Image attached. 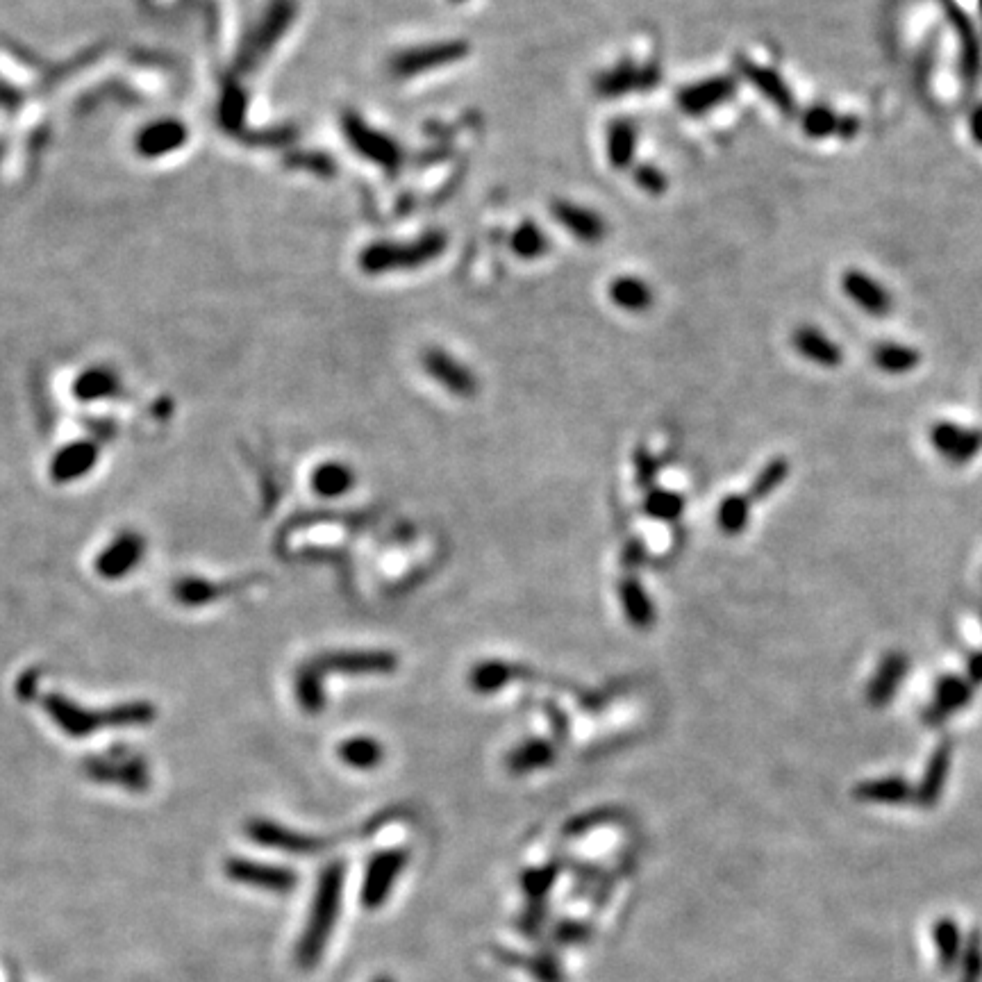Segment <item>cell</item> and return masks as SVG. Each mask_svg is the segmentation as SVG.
<instances>
[{
  "instance_id": "obj_3",
  "label": "cell",
  "mask_w": 982,
  "mask_h": 982,
  "mask_svg": "<svg viewBox=\"0 0 982 982\" xmlns=\"http://www.w3.org/2000/svg\"><path fill=\"white\" fill-rule=\"evenodd\" d=\"M44 710L71 737H87L103 728L139 726V723L155 719V707L144 701L121 703L105 707V710H87L60 694L44 698Z\"/></svg>"
},
{
  "instance_id": "obj_21",
  "label": "cell",
  "mask_w": 982,
  "mask_h": 982,
  "mask_svg": "<svg viewBox=\"0 0 982 982\" xmlns=\"http://www.w3.org/2000/svg\"><path fill=\"white\" fill-rule=\"evenodd\" d=\"M228 876L237 882H244V885L273 889V892H289L296 885L294 871L251 860H230Z\"/></svg>"
},
{
  "instance_id": "obj_37",
  "label": "cell",
  "mask_w": 982,
  "mask_h": 982,
  "mask_svg": "<svg viewBox=\"0 0 982 982\" xmlns=\"http://www.w3.org/2000/svg\"><path fill=\"white\" fill-rule=\"evenodd\" d=\"M339 757L353 769H376L385 757V751L376 739L353 737L339 746Z\"/></svg>"
},
{
  "instance_id": "obj_46",
  "label": "cell",
  "mask_w": 982,
  "mask_h": 982,
  "mask_svg": "<svg viewBox=\"0 0 982 982\" xmlns=\"http://www.w3.org/2000/svg\"><path fill=\"white\" fill-rule=\"evenodd\" d=\"M635 469H637V482L642 485L646 491L648 489H653V482L657 478V460H655V455L651 451H646V448H637L635 451Z\"/></svg>"
},
{
  "instance_id": "obj_51",
  "label": "cell",
  "mask_w": 982,
  "mask_h": 982,
  "mask_svg": "<svg viewBox=\"0 0 982 982\" xmlns=\"http://www.w3.org/2000/svg\"><path fill=\"white\" fill-rule=\"evenodd\" d=\"M451 3H455V5H460V3H466V0H451Z\"/></svg>"
},
{
  "instance_id": "obj_16",
  "label": "cell",
  "mask_w": 982,
  "mask_h": 982,
  "mask_svg": "<svg viewBox=\"0 0 982 982\" xmlns=\"http://www.w3.org/2000/svg\"><path fill=\"white\" fill-rule=\"evenodd\" d=\"M792 348L803 360L817 364L821 369H837L844 362L842 346L814 323H801L794 328Z\"/></svg>"
},
{
  "instance_id": "obj_11",
  "label": "cell",
  "mask_w": 982,
  "mask_h": 982,
  "mask_svg": "<svg viewBox=\"0 0 982 982\" xmlns=\"http://www.w3.org/2000/svg\"><path fill=\"white\" fill-rule=\"evenodd\" d=\"M737 73L742 76L748 85H751L757 94H760L764 101L771 103L780 114L794 116L796 114V98L794 91L789 87V82L780 76L776 69L771 66L757 64L748 57H737Z\"/></svg>"
},
{
  "instance_id": "obj_44",
  "label": "cell",
  "mask_w": 982,
  "mask_h": 982,
  "mask_svg": "<svg viewBox=\"0 0 982 982\" xmlns=\"http://www.w3.org/2000/svg\"><path fill=\"white\" fill-rule=\"evenodd\" d=\"M935 942L939 951V960H942V967L946 971L953 969L957 951H960V935H957V926L951 919H942L935 926Z\"/></svg>"
},
{
  "instance_id": "obj_39",
  "label": "cell",
  "mask_w": 982,
  "mask_h": 982,
  "mask_svg": "<svg viewBox=\"0 0 982 982\" xmlns=\"http://www.w3.org/2000/svg\"><path fill=\"white\" fill-rule=\"evenodd\" d=\"M119 391V378L107 369H91L82 373L76 382V394L82 401H96V398L114 396Z\"/></svg>"
},
{
  "instance_id": "obj_31",
  "label": "cell",
  "mask_w": 982,
  "mask_h": 982,
  "mask_svg": "<svg viewBox=\"0 0 982 982\" xmlns=\"http://www.w3.org/2000/svg\"><path fill=\"white\" fill-rule=\"evenodd\" d=\"M855 798L862 803L903 805V803H910V798H917V792H914L910 782L903 778H880L857 785Z\"/></svg>"
},
{
  "instance_id": "obj_18",
  "label": "cell",
  "mask_w": 982,
  "mask_h": 982,
  "mask_svg": "<svg viewBox=\"0 0 982 982\" xmlns=\"http://www.w3.org/2000/svg\"><path fill=\"white\" fill-rule=\"evenodd\" d=\"M639 126L630 116H614L605 128V157L614 171H632L637 164Z\"/></svg>"
},
{
  "instance_id": "obj_12",
  "label": "cell",
  "mask_w": 982,
  "mask_h": 982,
  "mask_svg": "<svg viewBox=\"0 0 982 982\" xmlns=\"http://www.w3.org/2000/svg\"><path fill=\"white\" fill-rule=\"evenodd\" d=\"M842 291L853 305L869 316H887L894 307V298L880 280L862 269H846L842 276Z\"/></svg>"
},
{
  "instance_id": "obj_38",
  "label": "cell",
  "mask_w": 982,
  "mask_h": 982,
  "mask_svg": "<svg viewBox=\"0 0 982 982\" xmlns=\"http://www.w3.org/2000/svg\"><path fill=\"white\" fill-rule=\"evenodd\" d=\"M748 519H751V498L744 494H732L726 496L719 505V528L726 532V535L735 537L739 532H744L748 526Z\"/></svg>"
},
{
  "instance_id": "obj_26",
  "label": "cell",
  "mask_w": 982,
  "mask_h": 982,
  "mask_svg": "<svg viewBox=\"0 0 982 982\" xmlns=\"http://www.w3.org/2000/svg\"><path fill=\"white\" fill-rule=\"evenodd\" d=\"M98 460V451L89 441H78V444L66 446L64 451L57 453L51 464V478L55 482H71L85 476L87 471L94 469Z\"/></svg>"
},
{
  "instance_id": "obj_10",
  "label": "cell",
  "mask_w": 982,
  "mask_h": 982,
  "mask_svg": "<svg viewBox=\"0 0 982 982\" xmlns=\"http://www.w3.org/2000/svg\"><path fill=\"white\" fill-rule=\"evenodd\" d=\"M421 366L428 376L444 387L448 394L471 398L478 394V376L466 366L460 357L451 355L444 348H428L421 355Z\"/></svg>"
},
{
  "instance_id": "obj_49",
  "label": "cell",
  "mask_w": 982,
  "mask_h": 982,
  "mask_svg": "<svg viewBox=\"0 0 982 982\" xmlns=\"http://www.w3.org/2000/svg\"><path fill=\"white\" fill-rule=\"evenodd\" d=\"M967 671H969V680L973 682V685H980L982 682V651L978 653H973L969 657V662H967Z\"/></svg>"
},
{
  "instance_id": "obj_48",
  "label": "cell",
  "mask_w": 982,
  "mask_h": 982,
  "mask_svg": "<svg viewBox=\"0 0 982 982\" xmlns=\"http://www.w3.org/2000/svg\"><path fill=\"white\" fill-rule=\"evenodd\" d=\"M548 717H551L553 721V730H555V735L557 737H567V732H569V719L564 717V712L562 710H557V705L553 703H548Z\"/></svg>"
},
{
  "instance_id": "obj_47",
  "label": "cell",
  "mask_w": 982,
  "mask_h": 982,
  "mask_svg": "<svg viewBox=\"0 0 982 982\" xmlns=\"http://www.w3.org/2000/svg\"><path fill=\"white\" fill-rule=\"evenodd\" d=\"M644 544L639 542V539H635V542H630L626 548H623V564L626 567H637V564H642L644 560Z\"/></svg>"
},
{
  "instance_id": "obj_13",
  "label": "cell",
  "mask_w": 982,
  "mask_h": 982,
  "mask_svg": "<svg viewBox=\"0 0 982 982\" xmlns=\"http://www.w3.org/2000/svg\"><path fill=\"white\" fill-rule=\"evenodd\" d=\"M930 441L937 453L951 464H967L982 451V430L962 428L942 421L930 430Z\"/></svg>"
},
{
  "instance_id": "obj_28",
  "label": "cell",
  "mask_w": 982,
  "mask_h": 982,
  "mask_svg": "<svg viewBox=\"0 0 982 982\" xmlns=\"http://www.w3.org/2000/svg\"><path fill=\"white\" fill-rule=\"evenodd\" d=\"M185 137H187V130L182 123L157 121L153 126L141 130V135L137 139V148L141 155H148V157L166 155L185 144Z\"/></svg>"
},
{
  "instance_id": "obj_8",
  "label": "cell",
  "mask_w": 982,
  "mask_h": 982,
  "mask_svg": "<svg viewBox=\"0 0 982 982\" xmlns=\"http://www.w3.org/2000/svg\"><path fill=\"white\" fill-rule=\"evenodd\" d=\"M737 91L739 80L730 76V73H719V76H707L680 87L676 94V105L685 116L703 119V116L717 112L719 107L730 103L737 96Z\"/></svg>"
},
{
  "instance_id": "obj_20",
  "label": "cell",
  "mask_w": 982,
  "mask_h": 982,
  "mask_svg": "<svg viewBox=\"0 0 982 982\" xmlns=\"http://www.w3.org/2000/svg\"><path fill=\"white\" fill-rule=\"evenodd\" d=\"M607 298L617 310L626 314H644L655 303V291L651 282L635 273H623L610 280L607 285Z\"/></svg>"
},
{
  "instance_id": "obj_15",
  "label": "cell",
  "mask_w": 982,
  "mask_h": 982,
  "mask_svg": "<svg viewBox=\"0 0 982 982\" xmlns=\"http://www.w3.org/2000/svg\"><path fill=\"white\" fill-rule=\"evenodd\" d=\"M89 776L103 782H114L130 789H144L148 785L146 764L132 753H107L89 764Z\"/></svg>"
},
{
  "instance_id": "obj_27",
  "label": "cell",
  "mask_w": 982,
  "mask_h": 982,
  "mask_svg": "<svg viewBox=\"0 0 982 982\" xmlns=\"http://www.w3.org/2000/svg\"><path fill=\"white\" fill-rule=\"evenodd\" d=\"M507 246H510L512 255L519 257V260L537 262L551 253V237L546 235V230L537 221L526 219L510 232Z\"/></svg>"
},
{
  "instance_id": "obj_36",
  "label": "cell",
  "mask_w": 982,
  "mask_h": 982,
  "mask_svg": "<svg viewBox=\"0 0 982 982\" xmlns=\"http://www.w3.org/2000/svg\"><path fill=\"white\" fill-rule=\"evenodd\" d=\"M312 485L321 496L335 498V496L346 494V491L355 485V473H353L351 466H346L341 462H328V464H321L319 469H316L314 478H312Z\"/></svg>"
},
{
  "instance_id": "obj_40",
  "label": "cell",
  "mask_w": 982,
  "mask_h": 982,
  "mask_svg": "<svg viewBox=\"0 0 982 982\" xmlns=\"http://www.w3.org/2000/svg\"><path fill=\"white\" fill-rule=\"evenodd\" d=\"M644 510L653 519L676 521L685 510V498L669 489H648Z\"/></svg>"
},
{
  "instance_id": "obj_53",
  "label": "cell",
  "mask_w": 982,
  "mask_h": 982,
  "mask_svg": "<svg viewBox=\"0 0 982 982\" xmlns=\"http://www.w3.org/2000/svg\"><path fill=\"white\" fill-rule=\"evenodd\" d=\"M978 7H980V16H982V0H978Z\"/></svg>"
},
{
  "instance_id": "obj_1",
  "label": "cell",
  "mask_w": 982,
  "mask_h": 982,
  "mask_svg": "<svg viewBox=\"0 0 982 982\" xmlns=\"http://www.w3.org/2000/svg\"><path fill=\"white\" fill-rule=\"evenodd\" d=\"M398 667V660L389 651H335L323 653L305 662L296 676V698L307 714H319L326 705L323 678L328 673L346 676H385Z\"/></svg>"
},
{
  "instance_id": "obj_17",
  "label": "cell",
  "mask_w": 982,
  "mask_h": 982,
  "mask_svg": "<svg viewBox=\"0 0 982 982\" xmlns=\"http://www.w3.org/2000/svg\"><path fill=\"white\" fill-rule=\"evenodd\" d=\"M801 130L810 139L842 137L853 139L860 132V119L848 114H839L830 105L814 103L801 112Z\"/></svg>"
},
{
  "instance_id": "obj_50",
  "label": "cell",
  "mask_w": 982,
  "mask_h": 982,
  "mask_svg": "<svg viewBox=\"0 0 982 982\" xmlns=\"http://www.w3.org/2000/svg\"><path fill=\"white\" fill-rule=\"evenodd\" d=\"M969 128H971V137L976 139V144L982 146V103L971 112Z\"/></svg>"
},
{
  "instance_id": "obj_23",
  "label": "cell",
  "mask_w": 982,
  "mask_h": 982,
  "mask_svg": "<svg viewBox=\"0 0 982 982\" xmlns=\"http://www.w3.org/2000/svg\"><path fill=\"white\" fill-rule=\"evenodd\" d=\"M907 667H910V660L901 651L887 653L882 657L880 667L873 673L867 687V701L873 707H885L896 696V689L903 682Z\"/></svg>"
},
{
  "instance_id": "obj_4",
  "label": "cell",
  "mask_w": 982,
  "mask_h": 982,
  "mask_svg": "<svg viewBox=\"0 0 982 982\" xmlns=\"http://www.w3.org/2000/svg\"><path fill=\"white\" fill-rule=\"evenodd\" d=\"M341 887H344V867H341V864H330V867L323 871L319 887H316L310 919H307L305 932L301 942H298L296 955H298V962H301V967L305 969L314 967V964L319 962V957L323 955V951H326L332 928H335L339 917Z\"/></svg>"
},
{
  "instance_id": "obj_32",
  "label": "cell",
  "mask_w": 982,
  "mask_h": 982,
  "mask_svg": "<svg viewBox=\"0 0 982 982\" xmlns=\"http://www.w3.org/2000/svg\"><path fill=\"white\" fill-rule=\"evenodd\" d=\"M517 678H528V673H523V669L514 667L510 662L485 660V662H478L476 667L471 669L469 685L476 689L478 694H496L498 689H503L507 685V682Z\"/></svg>"
},
{
  "instance_id": "obj_7",
  "label": "cell",
  "mask_w": 982,
  "mask_h": 982,
  "mask_svg": "<svg viewBox=\"0 0 982 982\" xmlns=\"http://www.w3.org/2000/svg\"><path fill=\"white\" fill-rule=\"evenodd\" d=\"M341 128H344V137L353 146V151L364 157V160H369L371 164H376L389 173H394L403 166L401 144L391 135H387V132L373 128L362 116L353 112L346 114L344 121H341Z\"/></svg>"
},
{
  "instance_id": "obj_25",
  "label": "cell",
  "mask_w": 982,
  "mask_h": 982,
  "mask_svg": "<svg viewBox=\"0 0 982 982\" xmlns=\"http://www.w3.org/2000/svg\"><path fill=\"white\" fill-rule=\"evenodd\" d=\"M951 760H953V744L944 739L942 744L937 746V751L932 753L926 773H923V780L917 789V803L923 807H932L939 796L944 792L948 771H951Z\"/></svg>"
},
{
  "instance_id": "obj_43",
  "label": "cell",
  "mask_w": 982,
  "mask_h": 982,
  "mask_svg": "<svg viewBox=\"0 0 982 982\" xmlns=\"http://www.w3.org/2000/svg\"><path fill=\"white\" fill-rule=\"evenodd\" d=\"M630 173L632 180H635V187L642 189L648 196H662L669 189L667 173L653 162H637Z\"/></svg>"
},
{
  "instance_id": "obj_22",
  "label": "cell",
  "mask_w": 982,
  "mask_h": 982,
  "mask_svg": "<svg viewBox=\"0 0 982 982\" xmlns=\"http://www.w3.org/2000/svg\"><path fill=\"white\" fill-rule=\"evenodd\" d=\"M973 701V682L962 676L939 678L935 687V701L926 712L928 723H942L955 712H960Z\"/></svg>"
},
{
  "instance_id": "obj_41",
  "label": "cell",
  "mask_w": 982,
  "mask_h": 982,
  "mask_svg": "<svg viewBox=\"0 0 982 982\" xmlns=\"http://www.w3.org/2000/svg\"><path fill=\"white\" fill-rule=\"evenodd\" d=\"M787 476H789V462L785 457H773V460L757 473L748 498H751V501H764V498H769L773 491L787 480Z\"/></svg>"
},
{
  "instance_id": "obj_29",
  "label": "cell",
  "mask_w": 982,
  "mask_h": 982,
  "mask_svg": "<svg viewBox=\"0 0 982 982\" xmlns=\"http://www.w3.org/2000/svg\"><path fill=\"white\" fill-rule=\"evenodd\" d=\"M619 596L630 626H635L639 630H646L653 626L655 607L637 576H626L619 582Z\"/></svg>"
},
{
  "instance_id": "obj_35",
  "label": "cell",
  "mask_w": 982,
  "mask_h": 982,
  "mask_svg": "<svg viewBox=\"0 0 982 982\" xmlns=\"http://www.w3.org/2000/svg\"><path fill=\"white\" fill-rule=\"evenodd\" d=\"M944 5L948 7V14H951V21H953V28L957 32V37H960L964 76L973 80L978 76V69H980V44H978L976 30H973L969 16L964 14L955 3H951V0H944Z\"/></svg>"
},
{
  "instance_id": "obj_19",
  "label": "cell",
  "mask_w": 982,
  "mask_h": 982,
  "mask_svg": "<svg viewBox=\"0 0 982 982\" xmlns=\"http://www.w3.org/2000/svg\"><path fill=\"white\" fill-rule=\"evenodd\" d=\"M141 555H144V539L137 532H123L98 555L96 569L107 580L123 578L137 567Z\"/></svg>"
},
{
  "instance_id": "obj_42",
  "label": "cell",
  "mask_w": 982,
  "mask_h": 982,
  "mask_svg": "<svg viewBox=\"0 0 982 982\" xmlns=\"http://www.w3.org/2000/svg\"><path fill=\"white\" fill-rule=\"evenodd\" d=\"M232 589H235V585L219 587V585H210L207 580H185V582L180 580L173 592H176V598L180 603L201 605V603H210L214 596L232 592Z\"/></svg>"
},
{
  "instance_id": "obj_30",
  "label": "cell",
  "mask_w": 982,
  "mask_h": 982,
  "mask_svg": "<svg viewBox=\"0 0 982 982\" xmlns=\"http://www.w3.org/2000/svg\"><path fill=\"white\" fill-rule=\"evenodd\" d=\"M555 760V746L548 742V739H528V742H521L517 748H512L505 757V767L507 771L517 773H532L537 769L551 767Z\"/></svg>"
},
{
  "instance_id": "obj_9",
  "label": "cell",
  "mask_w": 982,
  "mask_h": 982,
  "mask_svg": "<svg viewBox=\"0 0 982 982\" xmlns=\"http://www.w3.org/2000/svg\"><path fill=\"white\" fill-rule=\"evenodd\" d=\"M551 214L557 226L569 232L582 246L603 244L607 232H610V226H607L601 212H596L589 205L571 201V198H555L551 203Z\"/></svg>"
},
{
  "instance_id": "obj_5",
  "label": "cell",
  "mask_w": 982,
  "mask_h": 982,
  "mask_svg": "<svg viewBox=\"0 0 982 982\" xmlns=\"http://www.w3.org/2000/svg\"><path fill=\"white\" fill-rule=\"evenodd\" d=\"M469 55H471V44L460 37L423 41V44L403 48V51H398L394 57H391L389 71L391 76L410 80V78L426 76L430 71H439V69H446V66L460 64Z\"/></svg>"
},
{
  "instance_id": "obj_52",
  "label": "cell",
  "mask_w": 982,
  "mask_h": 982,
  "mask_svg": "<svg viewBox=\"0 0 982 982\" xmlns=\"http://www.w3.org/2000/svg\"><path fill=\"white\" fill-rule=\"evenodd\" d=\"M376 982H391V980H389V978H378Z\"/></svg>"
},
{
  "instance_id": "obj_45",
  "label": "cell",
  "mask_w": 982,
  "mask_h": 982,
  "mask_svg": "<svg viewBox=\"0 0 982 982\" xmlns=\"http://www.w3.org/2000/svg\"><path fill=\"white\" fill-rule=\"evenodd\" d=\"M982 978V942L980 932H973L967 951H964L962 982H980Z\"/></svg>"
},
{
  "instance_id": "obj_34",
  "label": "cell",
  "mask_w": 982,
  "mask_h": 982,
  "mask_svg": "<svg viewBox=\"0 0 982 982\" xmlns=\"http://www.w3.org/2000/svg\"><path fill=\"white\" fill-rule=\"evenodd\" d=\"M248 835H251V839H255V842H260L264 846L282 848V851L305 853V851H312V848H316L314 839L296 835V832H291V830L282 828V826H278V823H271V821H253L251 826H248Z\"/></svg>"
},
{
  "instance_id": "obj_24",
  "label": "cell",
  "mask_w": 982,
  "mask_h": 982,
  "mask_svg": "<svg viewBox=\"0 0 982 982\" xmlns=\"http://www.w3.org/2000/svg\"><path fill=\"white\" fill-rule=\"evenodd\" d=\"M289 19H291L289 3L287 0H278V3L271 7V12L264 16V21L260 23L257 32H253V39L248 41L244 57H248L251 62H260L264 53L280 39V35H285Z\"/></svg>"
},
{
  "instance_id": "obj_2",
  "label": "cell",
  "mask_w": 982,
  "mask_h": 982,
  "mask_svg": "<svg viewBox=\"0 0 982 982\" xmlns=\"http://www.w3.org/2000/svg\"><path fill=\"white\" fill-rule=\"evenodd\" d=\"M448 235L444 230H428L405 241H373L362 248L357 264L366 276H389L398 271H416L432 264L446 253Z\"/></svg>"
},
{
  "instance_id": "obj_6",
  "label": "cell",
  "mask_w": 982,
  "mask_h": 982,
  "mask_svg": "<svg viewBox=\"0 0 982 982\" xmlns=\"http://www.w3.org/2000/svg\"><path fill=\"white\" fill-rule=\"evenodd\" d=\"M662 69L657 62H637V60H619L607 69H601L594 76V94L603 101H617V98L642 96L660 87Z\"/></svg>"
},
{
  "instance_id": "obj_33",
  "label": "cell",
  "mask_w": 982,
  "mask_h": 982,
  "mask_svg": "<svg viewBox=\"0 0 982 982\" xmlns=\"http://www.w3.org/2000/svg\"><path fill=\"white\" fill-rule=\"evenodd\" d=\"M871 360L889 376H903L921 364V353L907 344H898V341H880L871 351Z\"/></svg>"
},
{
  "instance_id": "obj_14",
  "label": "cell",
  "mask_w": 982,
  "mask_h": 982,
  "mask_svg": "<svg viewBox=\"0 0 982 982\" xmlns=\"http://www.w3.org/2000/svg\"><path fill=\"white\" fill-rule=\"evenodd\" d=\"M407 864L405 851H385L373 857L369 869H366V880L362 887V901L366 907H378L387 901V896L394 887L396 878L401 876L403 867Z\"/></svg>"
}]
</instances>
